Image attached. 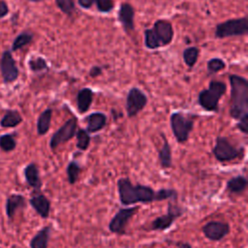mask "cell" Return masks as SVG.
Segmentation results:
<instances>
[{"mask_svg": "<svg viewBox=\"0 0 248 248\" xmlns=\"http://www.w3.org/2000/svg\"><path fill=\"white\" fill-rule=\"evenodd\" d=\"M117 193L122 205H132L136 203H151L161 201L176 202L178 193L175 189L161 188L155 191L147 185L140 183L133 184L128 177H121L117 180Z\"/></svg>", "mask_w": 248, "mask_h": 248, "instance_id": "cell-1", "label": "cell"}, {"mask_svg": "<svg viewBox=\"0 0 248 248\" xmlns=\"http://www.w3.org/2000/svg\"><path fill=\"white\" fill-rule=\"evenodd\" d=\"M231 85L230 116L236 120V128L243 134L248 133V81L237 75L229 77Z\"/></svg>", "mask_w": 248, "mask_h": 248, "instance_id": "cell-2", "label": "cell"}, {"mask_svg": "<svg viewBox=\"0 0 248 248\" xmlns=\"http://www.w3.org/2000/svg\"><path fill=\"white\" fill-rule=\"evenodd\" d=\"M227 85L220 80H211L206 89L202 90L198 96V103L206 111L217 112L219 110V102L226 93Z\"/></svg>", "mask_w": 248, "mask_h": 248, "instance_id": "cell-3", "label": "cell"}, {"mask_svg": "<svg viewBox=\"0 0 248 248\" xmlns=\"http://www.w3.org/2000/svg\"><path fill=\"white\" fill-rule=\"evenodd\" d=\"M170 125L175 140L178 143H185L194 129L195 121L180 111H174L170 115Z\"/></svg>", "mask_w": 248, "mask_h": 248, "instance_id": "cell-4", "label": "cell"}, {"mask_svg": "<svg viewBox=\"0 0 248 248\" xmlns=\"http://www.w3.org/2000/svg\"><path fill=\"white\" fill-rule=\"evenodd\" d=\"M242 147L234 146L226 137L218 136L215 139V144L212 148V154L218 162H231L241 156Z\"/></svg>", "mask_w": 248, "mask_h": 248, "instance_id": "cell-5", "label": "cell"}, {"mask_svg": "<svg viewBox=\"0 0 248 248\" xmlns=\"http://www.w3.org/2000/svg\"><path fill=\"white\" fill-rule=\"evenodd\" d=\"M248 34V20L246 16L223 21L215 27V37L219 39L244 36Z\"/></svg>", "mask_w": 248, "mask_h": 248, "instance_id": "cell-6", "label": "cell"}, {"mask_svg": "<svg viewBox=\"0 0 248 248\" xmlns=\"http://www.w3.org/2000/svg\"><path fill=\"white\" fill-rule=\"evenodd\" d=\"M172 202L174 201L169 202L166 214L158 216L150 223L148 227V231L164 232L169 228H170L174 223V221L183 215V212H184L183 208L178 204H174Z\"/></svg>", "mask_w": 248, "mask_h": 248, "instance_id": "cell-7", "label": "cell"}, {"mask_svg": "<svg viewBox=\"0 0 248 248\" xmlns=\"http://www.w3.org/2000/svg\"><path fill=\"white\" fill-rule=\"evenodd\" d=\"M139 210V206L122 207L113 215L110 219L108 228L111 233L117 235H123L126 233V228L130 220L136 215Z\"/></svg>", "mask_w": 248, "mask_h": 248, "instance_id": "cell-8", "label": "cell"}, {"mask_svg": "<svg viewBox=\"0 0 248 248\" xmlns=\"http://www.w3.org/2000/svg\"><path fill=\"white\" fill-rule=\"evenodd\" d=\"M78 129V120L76 117H71L66 120V122L60 126L51 136L49 140V147L54 151L59 145L72 140Z\"/></svg>", "mask_w": 248, "mask_h": 248, "instance_id": "cell-9", "label": "cell"}, {"mask_svg": "<svg viewBox=\"0 0 248 248\" xmlns=\"http://www.w3.org/2000/svg\"><path fill=\"white\" fill-rule=\"evenodd\" d=\"M148 99L145 93L138 87H132L126 97V112L129 118L137 116L147 105Z\"/></svg>", "mask_w": 248, "mask_h": 248, "instance_id": "cell-10", "label": "cell"}, {"mask_svg": "<svg viewBox=\"0 0 248 248\" xmlns=\"http://www.w3.org/2000/svg\"><path fill=\"white\" fill-rule=\"evenodd\" d=\"M0 73L3 82L10 84L15 82L19 76V70L11 50H4L0 58Z\"/></svg>", "mask_w": 248, "mask_h": 248, "instance_id": "cell-11", "label": "cell"}, {"mask_svg": "<svg viewBox=\"0 0 248 248\" xmlns=\"http://www.w3.org/2000/svg\"><path fill=\"white\" fill-rule=\"evenodd\" d=\"M231 227L227 222L223 221H208L202 227V232L204 236L211 241H220L224 239L230 232Z\"/></svg>", "mask_w": 248, "mask_h": 248, "instance_id": "cell-12", "label": "cell"}, {"mask_svg": "<svg viewBox=\"0 0 248 248\" xmlns=\"http://www.w3.org/2000/svg\"><path fill=\"white\" fill-rule=\"evenodd\" d=\"M153 31L161 46H168L171 43L174 35L172 24L166 19H158L153 25Z\"/></svg>", "mask_w": 248, "mask_h": 248, "instance_id": "cell-13", "label": "cell"}, {"mask_svg": "<svg viewBox=\"0 0 248 248\" xmlns=\"http://www.w3.org/2000/svg\"><path fill=\"white\" fill-rule=\"evenodd\" d=\"M29 203L40 217L46 219L49 216L50 201L46 196L40 193V191L30 198Z\"/></svg>", "mask_w": 248, "mask_h": 248, "instance_id": "cell-14", "label": "cell"}, {"mask_svg": "<svg viewBox=\"0 0 248 248\" xmlns=\"http://www.w3.org/2000/svg\"><path fill=\"white\" fill-rule=\"evenodd\" d=\"M135 10L129 3H122L118 10V20L126 32L134 30Z\"/></svg>", "mask_w": 248, "mask_h": 248, "instance_id": "cell-15", "label": "cell"}, {"mask_svg": "<svg viewBox=\"0 0 248 248\" xmlns=\"http://www.w3.org/2000/svg\"><path fill=\"white\" fill-rule=\"evenodd\" d=\"M26 206V199L20 194H12L6 199L5 211L9 220H13L16 211Z\"/></svg>", "mask_w": 248, "mask_h": 248, "instance_id": "cell-16", "label": "cell"}, {"mask_svg": "<svg viewBox=\"0 0 248 248\" xmlns=\"http://www.w3.org/2000/svg\"><path fill=\"white\" fill-rule=\"evenodd\" d=\"M85 122H86V131L90 133H97L103 130L108 121V117L104 112L101 111H95L90 114H88L85 117Z\"/></svg>", "mask_w": 248, "mask_h": 248, "instance_id": "cell-17", "label": "cell"}, {"mask_svg": "<svg viewBox=\"0 0 248 248\" xmlns=\"http://www.w3.org/2000/svg\"><path fill=\"white\" fill-rule=\"evenodd\" d=\"M23 174L26 183L36 192H39L43 186V182L40 176L38 166L35 163H29L25 166L23 170Z\"/></svg>", "mask_w": 248, "mask_h": 248, "instance_id": "cell-18", "label": "cell"}, {"mask_svg": "<svg viewBox=\"0 0 248 248\" xmlns=\"http://www.w3.org/2000/svg\"><path fill=\"white\" fill-rule=\"evenodd\" d=\"M94 93L91 88L83 87L77 94V108L79 113H85L90 108L93 102Z\"/></svg>", "mask_w": 248, "mask_h": 248, "instance_id": "cell-19", "label": "cell"}, {"mask_svg": "<svg viewBox=\"0 0 248 248\" xmlns=\"http://www.w3.org/2000/svg\"><path fill=\"white\" fill-rule=\"evenodd\" d=\"M51 228L50 226H45L38 231L29 242L30 248H47L50 239Z\"/></svg>", "mask_w": 248, "mask_h": 248, "instance_id": "cell-20", "label": "cell"}, {"mask_svg": "<svg viewBox=\"0 0 248 248\" xmlns=\"http://www.w3.org/2000/svg\"><path fill=\"white\" fill-rule=\"evenodd\" d=\"M161 136H162V139L164 140V142L158 152V159H159L160 167L163 170H167L171 168L172 166V151L165 135L162 134Z\"/></svg>", "mask_w": 248, "mask_h": 248, "instance_id": "cell-21", "label": "cell"}, {"mask_svg": "<svg viewBox=\"0 0 248 248\" xmlns=\"http://www.w3.org/2000/svg\"><path fill=\"white\" fill-rule=\"evenodd\" d=\"M247 184H248L247 178L244 175L238 174V175L231 177L227 181L226 190L231 194L239 195L246 190Z\"/></svg>", "mask_w": 248, "mask_h": 248, "instance_id": "cell-22", "label": "cell"}, {"mask_svg": "<svg viewBox=\"0 0 248 248\" xmlns=\"http://www.w3.org/2000/svg\"><path fill=\"white\" fill-rule=\"evenodd\" d=\"M51 118H52V109L50 108H46L38 116L36 128H37V134L39 136H44L48 132L51 124Z\"/></svg>", "mask_w": 248, "mask_h": 248, "instance_id": "cell-23", "label": "cell"}, {"mask_svg": "<svg viewBox=\"0 0 248 248\" xmlns=\"http://www.w3.org/2000/svg\"><path fill=\"white\" fill-rule=\"evenodd\" d=\"M22 116L16 109H8L0 120L1 128H15L22 122Z\"/></svg>", "mask_w": 248, "mask_h": 248, "instance_id": "cell-24", "label": "cell"}, {"mask_svg": "<svg viewBox=\"0 0 248 248\" xmlns=\"http://www.w3.org/2000/svg\"><path fill=\"white\" fill-rule=\"evenodd\" d=\"M33 37H34V35L30 31H27V30L22 31L14 39L12 46H11V51H16V50L24 47L25 46L29 45L33 40Z\"/></svg>", "mask_w": 248, "mask_h": 248, "instance_id": "cell-25", "label": "cell"}, {"mask_svg": "<svg viewBox=\"0 0 248 248\" xmlns=\"http://www.w3.org/2000/svg\"><path fill=\"white\" fill-rule=\"evenodd\" d=\"M75 137L77 139L76 147L78 150L86 151L89 148L90 141H91V137H90L89 133L85 129L79 128V129H77Z\"/></svg>", "mask_w": 248, "mask_h": 248, "instance_id": "cell-26", "label": "cell"}, {"mask_svg": "<svg viewBox=\"0 0 248 248\" xmlns=\"http://www.w3.org/2000/svg\"><path fill=\"white\" fill-rule=\"evenodd\" d=\"M80 171H81V167L76 160H72L68 163L66 168V174H67L68 183L70 185H74L77 183Z\"/></svg>", "mask_w": 248, "mask_h": 248, "instance_id": "cell-27", "label": "cell"}, {"mask_svg": "<svg viewBox=\"0 0 248 248\" xmlns=\"http://www.w3.org/2000/svg\"><path fill=\"white\" fill-rule=\"evenodd\" d=\"M200 50L196 46H189L183 50V60L185 64L192 68L196 65L198 58H199Z\"/></svg>", "mask_w": 248, "mask_h": 248, "instance_id": "cell-28", "label": "cell"}, {"mask_svg": "<svg viewBox=\"0 0 248 248\" xmlns=\"http://www.w3.org/2000/svg\"><path fill=\"white\" fill-rule=\"evenodd\" d=\"M16 147V140L13 134H4L0 136V148L4 152H11Z\"/></svg>", "mask_w": 248, "mask_h": 248, "instance_id": "cell-29", "label": "cell"}, {"mask_svg": "<svg viewBox=\"0 0 248 248\" xmlns=\"http://www.w3.org/2000/svg\"><path fill=\"white\" fill-rule=\"evenodd\" d=\"M28 67L34 73L42 72V71H45V70L48 69L46 61L41 56L30 58L28 60Z\"/></svg>", "mask_w": 248, "mask_h": 248, "instance_id": "cell-30", "label": "cell"}, {"mask_svg": "<svg viewBox=\"0 0 248 248\" xmlns=\"http://www.w3.org/2000/svg\"><path fill=\"white\" fill-rule=\"evenodd\" d=\"M144 45L149 49H156L161 47V45L156 38L152 28L144 30Z\"/></svg>", "mask_w": 248, "mask_h": 248, "instance_id": "cell-31", "label": "cell"}, {"mask_svg": "<svg viewBox=\"0 0 248 248\" xmlns=\"http://www.w3.org/2000/svg\"><path fill=\"white\" fill-rule=\"evenodd\" d=\"M207 71L209 74H216L226 68V63L221 58H211L206 64Z\"/></svg>", "mask_w": 248, "mask_h": 248, "instance_id": "cell-32", "label": "cell"}, {"mask_svg": "<svg viewBox=\"0 0 248 248\" xmlns=\"http://www.w3.org/2000/svg\"><path fill=\"white\" fill-rule=\"evenodd\" d=\"M60 11L68 16H71L75 10V0H55Z\"/></svg>", "mask_w": 248, "mask_h": 248, "instance_id": "cell-33", "label": "cell"}, {"mask_svg": "<svg viewBox=\"0 0 248 248\" xmlns=\"http://www.w3.org/2000/svg\"><path fill=\"white\" fill-rule=\"evenodd\" d=\"M95 3L98 11L101 13H108L114 7L113 0H95Z\"/></svg>", "mask_w": 248, "mask_h": 248, "instance_id": "cell-34", "label": "cell"}, {"mask_svg": "<svg viewBox=\"0 0 248 248\" xmlns=\"http://www.w3.org/2000/svg\"><path fill=\"white\" fill-rule=\"evenodd\" d=\"M9 14V6L5 0H0V19Z\"/></svg>", "mask_w": 248, "mask_h": 248, "instance_id": "cell-35", "label": "cell"}, {"mask_svg": "<svg viewBox=\"0 0 248 248\" xmlns=\"http://www.w3.org/2000/svg\"><path fill=\"white\" fill-rule=\"evenodd\" d=\"M78 5L83 9H90L95 3V0H78Z\"/></svg>", "mask_w": 248, "mask_h": 248, "instance_id": "cell-36", "label": "cell"}, {"mask_svg": "<svg viewBox=\"0 0 248 248\" xmlns=\"http://www.w3.org/2000/svg\"><path fill=\"white\" fill-rule=\"evenodd\" d=\"M101 74H102V69H101L100 67H98V66L92 67V68L90 69V71H89V76H90L91 78H96V77L100 76Z\"/></svg>", "mask_w": 248, "mask_h": 248, "instance_id": "cell-37", "label": "cell"}, {"mask_svg": "<svg viewBox=\"0 0 248 248\" xmlns=\"http://www.w3.org/2000/svg\"><path fill=\"white\" fill-rule=\"evenodd\" d=\"M175 245L177 248H192V245L189 242H185V241H178L176 242Z\"/></svg>", "mask_w": 248, "mask_h": 248, "instance_id": "cell-38", "label": "cell"}, {"mask_svg": "<svg viewBox=\"0 0 248 248\" xmlns=\"http://www.w3.org/2000/svg\"><path fill=\"white\" fill-rule=\"evenodd\" d=\"M30 2H40V1H43V0H28Z\"/></svg>", "mask_w": 248, "mask_h": 248, "instance_id": "cell-39", "label": "cell"}, {"mask_svg": "<svg viewBox=\"0 0 248 248\" xmlns=\"http://www.w3.org/2000/svg\"><path fill=\"white\" fill-rule=\"evenodd\" d=\"M0 248H1V247H0Z\"/></svg>", "mask_w": 248, "mask_h": 248, "instance_id": "cell-40", "label": "cell"}]
</instances>
